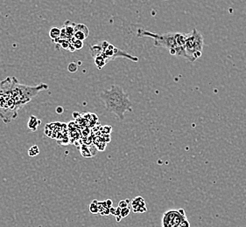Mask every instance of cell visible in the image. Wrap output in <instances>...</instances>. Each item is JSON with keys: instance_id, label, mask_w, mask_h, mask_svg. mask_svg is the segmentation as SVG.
<instances>
[{"instance_id": "15", "label": "cell", "mask_w": 246, "mask_h": 227, "mask_svg": "<svg viewBox=\"0 0 246 227\" xmlns=\"http://www.w3.org/2000/svg\"><path fill=\"white\" fill-rule=\"evenodd\" d=\"M129 204H131V201L129 199L121 200L118 203V207H120L121 209L126 208V207H129Z\"/></svg>"}, {"instance_id": "4", "label": "cell", "mask_w": 246, "mask_h": 227, "mask_svg": "<svg viewBox=\"0 0 246 227\" xmlns=\"http://www.w3.org/2000/svg\"><path fill=\"white\" fill-rule=\"evenodd\" d=\"M204 46V39L202 34L197 29H193L192 32L187 33L185 41L184 49L187 55V60L194 62L202 55Z\"/></svg>"}, {"instance_id": "12", "label": "cell", "mask_w": 246, "mask_h": 227, "mask_svg": "<svg viewBox=\"0 0 246 227\" xmlns=\"http://www.w3.org/2000/svg\"><path fill=\"white\" fill-rule=\"evenodd\" d=\"M60 29H59L58 27H53L49 32V36L53 41L58 39L60 38Z\"/></svg>"}, {"instance_id": "14", "label": "cell", "mask_w": 246, "mask_h": 227, "mask_svg": "<svg viewBox=\"0 0 246 227\" xmlns=\"http://www.w3.org/2000/svg\"><path fill=\"white\" fill-rule=\"evenodd\" d=\"M89 211L92 214H98V201L94 200L91 204H89Z\"/></svg>"}, {"instance_id": "17", "label": "cell", "mask_w": 246, "mask_h": 227, "mask_svg": "<svg viewBox=\"0 0 246 227\" xmlns=\"http://www.w3.org/2000/svg\"><path fill=\"white\" fill-rule=\"evenodd\" d=\"M77 70V66L75 63H70L69 66V71L71 73H74Z\"/></svg>"}, {"instance_id": "9", "label": "cell", "mask_w": 246, "mask_h": 227, "mask_svg": "<svg viewBox=\"0 0 246 227\" xmlns=\"http://www.w3.org/2000/svg\"><path fill=\"white\" fill-rule=\"evenodd\" d=\"M75 23L71 22V21H66L64 23V32H65V34H66V38L67 39H69L71 38H73L74 34H75Z\"/></svg>"}, {"instance_id": "3", "label": "cell", "mask_w": 246, "mask_h": 227, "mask_svg": "<svg viewBox=\"0 0 246 227\" xmlns=\"http://www.w3.org/2000/svg\"><path fill=\"white\" fill-rule=\"evenodd\" d=\"M100 98L106 110L115 114L120 120L124 119L126 111H132V103L129 95L118 85H112L109 89L102 91Z\"/></svg>"}, {"instance_id": "13", "label": "cell", "mask_w": 246, "mask_h": 227, "mask_svg": "<svg viewBox=\"0 0 246 227\" xmlns=\"http://www.w3.org/2000/svg\"><path fill=\"white\" fill-rule=\"evenodd\" d=\"M40 154V149L37 145H33L30 148V150H28V155L29 156L33 157V156H36Z\"/></svg>"}, {"instance_id": "10", "label": "cell", "mask_w": 246, "mask_h": 227, "mask_svg": "<svg viewBox=\"0 0 246 227\" xmlns=\"http://www.w3.org/2000/svg\"><path fill=\"white\" fill-rule=\"evenodd\" d=\"M40 124H41V120L37 119L36 116L32 115L29 119V122H28V127L32 131H36Z\"/></svg>"}, {"instance_id": "1", "label": "cell", "mask_w": 246, "mask_h": 227, "mask_svg": "<svg viewBox=\"0 0 246 227\" xmlns=\"http://www.w3.org/2000/svg\"><path fill=\"white\" fill-rule=\"evenodd\" d=\"M46 89L48 85L45 83L34 86H26L20 84L15 77H7L0 83V92L13 100L18 109L30 102L40 92Z\"/></svg>"}, {"instance_id": "11", "label": "cell", "mask_w": 246, "mask_h": 227, "mask_svg": "<svg viewBox=\"0 0 246 227\" xmlns=\"http://www.w3.org/2000/svg\"><path fill=\"white\" fill-rule=\"evenodd\" d=\"M69 42H70L71 45L73 46V48L75 49V51L80 50V49H82V47H83V41L79 40L77 39H75V37L71 38V39H69Z\"/></svg>"}, {"instance_id": "5", "label": "cell", "mask_w": 246, "mask_h": 227, "mask_svg": "<svg viewBox=\"0 0 246 227\" xmlns=\"http://www.w3.org/2000/svg\"><path fill=\"white\" fill-rule=\"evenodd\" d=\"M101 45H102V47H103V52L99 55H101L105 59V61L107 63L109 60H113V59H117V58H126V59H130L132 61H134V62L138 61L137 57L129 54L127 52H124V51L121 50V49L114 46L113 45L109 44L106 40L102 41Z\"/></svg>"}, {"instance_id": "8", "label": "cell", "mask_w": 246, "mask_h": 227, "mask_svg": "<svg viewBox=\"0 0 246 227\" xmlns=\"http://www.w3.org/2000/svg\"><path fill=\"white\" fill-rule=\"evenodd\" d=\"M89 36V29L83 24H76L75 26V34L74 37L79 40H85Z\"/></svg>"}, {"instance_id": "19", "label": "cell", "mask_w": 246, "mask_h": 227, "mask_svg": "<svg viewBox=\"0 0 246 227\" xmlns=\"http://www.w3.org/2000/svg\"><path fill=\"white\" fill-rule=\"evenodd\" d=\"M105 203H106V204H107V206L109 207V208H110V207H112V204H113V203H112V201L110 199H108L105 201Z\"/></svg>"}, {"instance_id": "7", "label": "cell", "mask_w": 246, "mask_h": 227, "mask_svg": "<svg viewBox=\"0 0 246 227\" xmlns=\"http://www.w3.org/2000/svg\"><path fill=\"white\" fill-rule=\"evenodd\" d=\"M132 211L135 213H145L147 208L146 205V201L142 197H137L131 202Z\"/></svg>"}, {"instance_id": "2", "label": "cell", "mask_w": 246, "mask_h": 227, "mask_svg": "<svg viewBox=\"0 0 246 227\" xmlns=\"http://www.w3.org/2000/svg\"><path fill=\"white\" fill-rule=\"evenodd\" d=\"M137 37H146L152 39L155 46L163 47L173 56L181 57L187 59L184 45L187 39V33L181 32H166V33H157L147 31L145 29H139L137 32Z\"/></svg>"}, {"instance_id": "16", "label": "cell", "mask_w": 246, "mask_h": 227, "mask_svg": "<svg viewBox=\"0 0 246 227\" xmlns=\"http://www.w3.org/2000/svg\"><path fill=\"white\" fill-rule=\"evenodd\" d=\"M130 211H131V209L129 207H126V208H123L121 209V212H120V216L121 218H126L128 215L130 214Z\"/></svg>"}, {"instance_id": "6", "label": "cell", "mask_w": 246, "mask_h": 227, "mask_svg": "<svg viewBox=\"0 0 246 227\" xmlns=\"http://www.w3.org/2000/svg\"><path fill=\"white\" fill-rule=\"evenodd\" d=\"M184 219H187L184 210H171L163 215L162 227H181Z\"/></svg>"}, {"instance_id": "18", "label": "cell", "mask_w": 246, "mask_h": 227, "mask_svg": "<svg viewBox=\"0 0 246 227\" xmlns=\"http://www.w3.org/2000/svg\"><path fill=\"white\" fill-rule=\"evenodd\" d=\"M181 227H190V224L188 222V220L187 219H184L181 224Z\"/></svg>"}]
</instances>
